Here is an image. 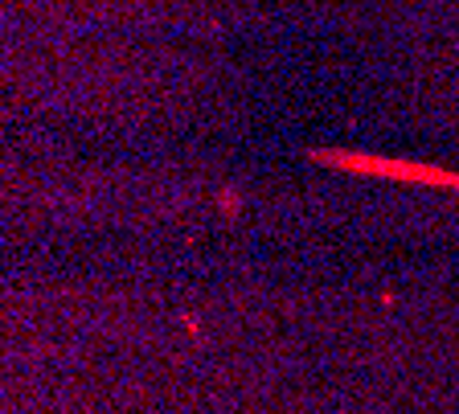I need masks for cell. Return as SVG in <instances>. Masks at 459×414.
<instances>
[{"label": "cell", "mask_w": 459, "mask_h": 414, "mask_svg": "<svg viewBox=\"0 0 459 414\" xmlns=\"http://www.w3.org/2000/svg\"><path fill=\"white\" fill-rule=\"evenodd\" d=\"M316 160L349 168V173H369V177H390V181H414V185H439V189H459V177L443 173V168H427V164H402V160H373V156H344V152H316Z\"/></svg>", "instance_id": "1"}]
</instances>
